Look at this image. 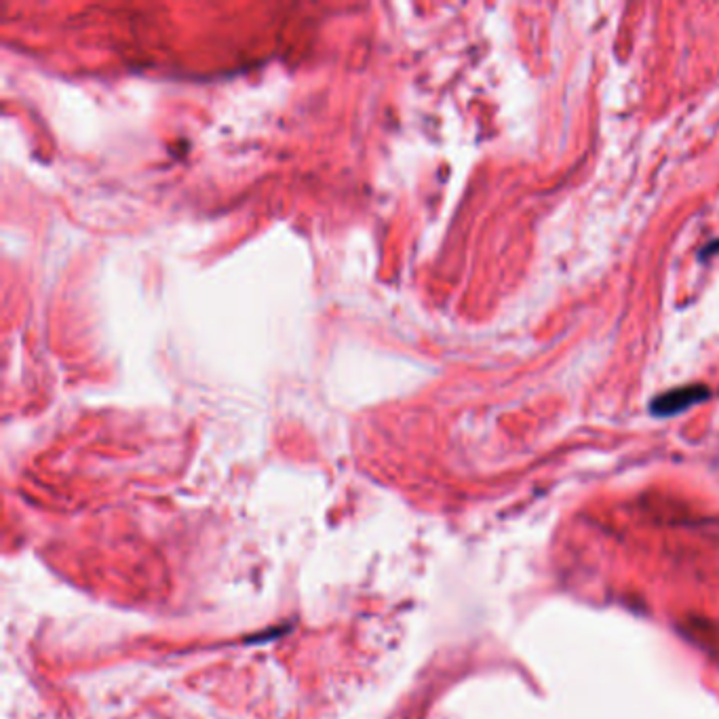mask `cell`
I'll return each mask as SVG.
<instances>
[{"label":"cell","mask_w":719,"mask_h":719,"mask_svg":"<svg viewBox=\"0 0 719 719\" xmlns=\"http://www.w3.org/2000/svg\"><path fill=\"white\" fill-rule=\"evenodd\" d=\"M707 397H709V393H707L705 387L677 388L660 395L652 403V411L656 416H675V413L688 410V407L696 405L699 401H705Z\"/></svg>","instance_id":"cell-1"}]
</instances>
